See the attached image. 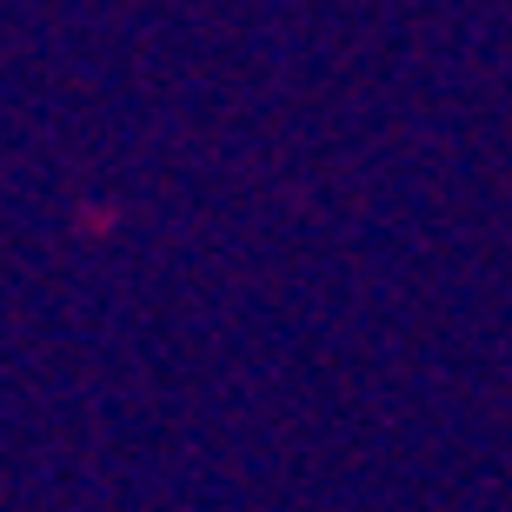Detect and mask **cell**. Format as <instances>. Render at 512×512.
<instances>
[]
</instances>
